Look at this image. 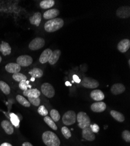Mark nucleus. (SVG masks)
I'll return each instance as SVG.
<instances>
[{
  "label": "nucleus",
  "mask_w": 130,
  "mask_h": 146,
  "mask_svg": "<svg viewBox=\"0 0 130 146\" xmlns=\"http://www.w3.org/2000/svg\"><path fill=\"white\" fill-rule=\"evenodd\" d=\"M22 146H33V145L29 142H25L22 144Z\"/></svg>",
  "instance_id": "obj_39"
},
{
  "label": "nucleus",
  "mask_w": 130,
  "mask_h": 146,
  "mask_svg": "<svg viewBox=\"0 0 130 146\" xmlns=\"http://www.w3.org/2000/svg\"><path fill=\"white\" fill-rule=\"evenodd\" d=\"M13 78H14V80H15V81L17 82H20L22 80H27V77H26V76L20 72L15 73V74H14L13 76Z\"/></svg>",
  "instance_id": "obj_30"
},
{
  "label": "nucleus",
  "mask_w": 130,
  "mask_h": 146,
  "mask_svg": "<svg viewBox=\"0 0 130 146\" xmlns=\"http://www.w3.org/2000/svg\"><path fill=\"white\" fill-rule=\"evenodd\" d=\"M59 14H60V11L57 9H51L47 10L43 14V17L46 19L50 20L55 18Z\"/></svg>",
  "instance_id": "obj_13"
},
{
  "label": "nucleus",
  "mask_w": 130,
  "mask_h": 146,
  "mask_svg": "<svg viewBox=\"0 0 130 146\" xmlns=\"http://www.w3.org/2000/svg\"><path fill=\"white\" fill-rule=\"evenodd\" d=\"M1 61H2V57H1V56H0V63L1 62Z\"/></svg>",
  "instance_id": "obj_43"
},
{
  "label": "nucleus",
  "mask_w": 130,
  "mask_h": 146,
  "mask_svg": "<svg viewBox=\"0 0 130 146\" xmlns=\"http://www.w3.org/2000/svg\"><path fill=\"white\" fill-rule=\"evenodd\" d=\"M23 94L28 98H38L40 95V92L38 89H29L23 91Z\"/></svg>",
  "instance_id": "obj_18"
},
{
  "label": "nucleus",
  "mask_w": 130,
  "mask_h": 146,
  "mask_svg": "<svg viewBox=\"0 0 130 146\" xmlns=\"http://www.w3.org/2000/svg\"><path fill=\"white\" fill-rule=\"evenodd\" d=\"M34 80H35V78H33V77H32L31 79H30V81H34Z\"/></svg>",
  "instance_id": "obj_42"
},
{
  "label": "nucleus",
  "mask_w": 130,
  "mask_h": 146,
  "mask_svg": "<svg viewBox=\"0 0 130 146\" xmlns=\"http://www.w3.org/2000/svg\"><path fill=\"white\" fill-rule=\"evenodd\" d=\"M130 47V40L124 39L121 40L117 44V49L121 53H125Z\"/></svg>",
  "instance_id": "obj_12"
},
{
  "label": "nucleus",
  "mask_w": 130,
  "mask_h": 146,
  "mask_svg": "<svg viewBox=\"0 0 130 146\" xmlns=\"http://www.w3.org/2000/svg\"><path fill=\"white\" fill-rule=\"evenodd\" d=\"M50 116L54 121H58L60 119V115L56 109H52L50 111Z\"/></svg>",
  "instance_id": "obj_31"
},
{
  "label": "nucleus",
  "mask_w": 130,
  "mask_h": 146,
  "mask_svg": "<svg viewBox=\"0 0 130 146\" xmlns=\"http://www.w3.org/2000/svg\"><path fill=\"white\" fill-rule=\"evenodd\" d=\"M21 67L19 65H18L17 63H11L6 65L5 66V70L9 72V73H13V74H15V73L19 72L20 71Z\"/></svg>",
  "instance_id": "obj_17"
},
{
  "label": "nucleus",
  "mask_w": 130,
  "mask_h": 146,
  "mask_svg": "<svg viewBox=\"0 0 130 146\" xmlns=\"http://www.w3.org/2000/svg\"><path fill=\"white\" fill-rule=\"evenodd\" d=\"M61 54V52L60 50H55L54 51H53L52 52V54L49 58V63L51 64V65H53L54 64H55L60 58V56Z\"/></svg>",
  "instance_id": "obj_21"
},
{
  "label": "nucleus",
  "mask_w": 130,
  "mask_h": 146,
  "mask_svg": "<svg viewBox=\"0 0 130 146\" xmlns=\"http://www.w3.org/2000/svg\"><path fill=\"white\" fill-rule=\"evenodd\" d=\"M28 86H29V85L27 84L26 80H22L20 82H19V87L22 90H23V91L27 90L28 88Z\"/></svg>",
  "instance_id": "obj_35"
},
{
  "label": "nucleus",
  "mask_w": 130,
  "mask_h": 146,
  "mask_svg": "<svg viewBox=\"0 0 130 146\" xmlns=\"http://www.w3.org/2000/svg\"><path fill=\"white\" fill-rule=\"evenodd\" d=\"M38 112L40 115L43 116H47V114H48V111L43 105H41L39 107Z\"/></svg>",
  "instance_id": "obj_33"
},
{
  "label": "nucleus",
  "mask_w": 130,
  "mask_h": 146,
  "mask_svg": "<svg viewBox=\"0 0 130 146\" xmlns=\"http://www.w3.org/2000/svg\"><path fill=\"white\" fill-rule=\"evenodd\" d=\"M29 74L34 78H40L43 75V71L39 68H33L29 72Z\"/></svg>",
  "instance_id": "obj_23"
},
{
  "label": "nucleus",
  "mask_w": 130,
  "mask_h": 146,
  "mask_svg": "<svg viewBox=\"0 0 130 146\" xmlns=\"http://www.w3.org/2000/svg\"><path fill=\"white\" fill-rule=\"evenodd\" d=\"M0 90L5 95L10 94L11 89L8 85L3 81H0Z\"/></svg>",
  "instance_id": "obj_29"
},
{
  "label": "nucleus",
  "mask_w": 130,
  "mask_h": 146,
  "mask_svg": "<svg viewBox=\"0 0 130 146\" xmlns=\"http://www.w3.org/2000/svg\"><path fill=\"white\" fill-rule=\"evenodd\" d=\"M77 120L78 122V126L82 129L88 127L90 125V119L89 117L84 112H80L78 113Z\"/></svg>",
  "instance_id": "obj_3"
},
{
  "label": "nucleus",
  "mask_w": 130,
  "mask_h": 146,
  "mask_svg": "<svg viewBox=\"0 0 130 146\" xmlns=\"http://www.w3.org/2000/svg\"><path fill=\"white\" fill-rule=\"evenodd\" d=\"M44 121L46 122V123L48 125L49 127H50L52 129L54 130H57V126L55 125V123H54V121L52 120V119L48 116H46L44 117Z\"/></svg>",
  "instance_id": "obj_27"
},
{
  "label": "nucleus",
  "mask_w": 130,
  "mask_h": 146,
  "mask_svg": "<svg viewBox=\"0 0 130 146\" xmlns=\"http://www.w3.org/2000/svg\"><path fill=\"white\" fill-rule=\"evenodd\" d=\"M125 90L124 86L120 83H117L114 84L111 88V92L114 95H119L123 93Z\"/></svg>",
  "instance_id": "obj_14"
},
{
  "label": "nucleus",
  "mask_w": 130,
  "mask_h": 146,
  "mask_svg": "<svg viewBox=\"0 0 130 146\" xmlns=\"http://www.w3.org/2000/svg\"><path fill=\"white\" fill-rule=\"evenodd\" d=\"M42 139L47 146H60V140L55 134L51 131H46L43 133Z\"/></svg>",
  "instance_id": "obj_1"
},
{
  "label": "nucleus",
  "mask_w": 130,
  "mask_h": 146,
  "mask_svg": "<svg viewBox=\"0 0 130 146\" xmlns=\"http://www.w3.org/2000/svg\"><path fill=\"white\" fill-rule=\"evenodd\" d=\"M91 98L96 101H101L104 98V95L103 92L100 90H93L90 93Z\"/></svg>",
  "instance_id": "obj_16"
},
{
  "label": "nucleus",
  "mask_w": 130,
  "mask_h": 146,
  "mask_svg": "<svg viewBox=\"0 0 130 146\" xmlns=\"http://www.w3.org/2000/svg\"><path fill=\"white\" fill-rule=\"evenodd\" d=\"M122 137L126 142L130 141V132L128 130H124L122 133Z\"/></svg>",
  "instance_id": "obj_36"
},
{
  "label": "nucleus",
  "mask_w": 130,
  "mask_h": 146,
  "mask_svg": "<svg viewBox=\"0 0 130 146\" xmlns=\"http://www.w3.org/2000/svg\"><path fill=\"white\" fill-rule=\"evenodd\" d=\"M42 20V14L38 12V13H35L32 17H30L29 21L31 24L34 25H36V27H39Z\"/></svg>",
  "instance_id": "obj_19"
},
{
  "label": "nucleus",
  "mask_w": 130,
  "mask_h": 146,
  "mask_svg": "<svg viewBox=\"0 0 130 146\" xmlns=\"http://www.w3.org/2000/svg\"><path fill=\"white\" fill-rule=\"evenodd\" d=\"M45 44L44 40L42 38H36L30 42L29 48L32 50H37L42 48Z\"/></svg>",
  "instance_id": "obj_7"
},
{
  "label": "nucleus",
  "mask_w": 130,
  "mask_h": 146,
  "mask_svg": "<svg viewBox=\"0 0 130 146\" xmlns=\"http://www.w3.org/2000/svg\"><path fill=\"white\" fill-rule=\"evenodd\" d=\"M110 114L114 119H115L118 121H119V122H123V121L125 120L124 116L119 112L112 110L110 112Z\"/></svg>",
  "instance_id": "obj_24"
},
{
  "label": "nucleus",
  "mask_w": 130,
  "mask_h": 146,
  "mask_svg": "<svg viewBox=\"0 0 130 146\" xmlns=\"http://www.w3.org/2000/svg\"><path fill=\"white\" fill-rule=\"evenodd\" d=\"M117 16L120 18H128L130 17V8L128 6L120 7L116 11Z\"/></svg>",
  "instance_id": "obj_9"
},
{
  "label": "nucleus",
  "mask_w": 130,
  "mask_h": 146,
  "mask_svg": "<svg viewBox=\"0 0 130 146\" xmlns=\"http://www.w3.org/2000/svg\"><path fill=\"white\" fill-rule=\"evenodd\" d=\"M52 52H53L50 48H47V49L44 50L40 56L39 62L42 64H44L48 62L49 58L52 54Z\"/></svg>",
  "instance_id": "obj_15"
},
{
  "label": "nucleus",
  "mask_w": 130,
  "mask_h": 146,
  "mask_svg": "<svg viewBox=\"0 0 130 146\" xmlns=\"http://www.w3.org/2000/svg\"><path fill=\"white\" fill-rule=\"evenodd\" d=\"M10 118H11V121L12 125L15 126V127H16V128H18L19 127V123H20V120L18 116L14 113H11L10 114Z\"/></svg>",
  "instance_id": "obj_26"
},
{
  "label": "nucleus",
  "mask_w": 130,
  "mask_h": 146,
  "mask_svg": "<svg viewBox=\"0 0 130 146\" xmlns=\"http://www.w3.org/2000/svg\"><path fill=\"white\" fill-rule=\"evenodd\" d=\"M16 99L17 101L20 105L24 106L25 107H30V103L29 102L28 100L25 99L23 96H22L20 95H18L16 96Z\"/></svg>",
  "instance_id": "obj_28"
},
{
  "label": "nucleus",
  "mask_w": 130,
  "mask_h": 146,
  "mask_svg": "<svg viewBox=\"0 0 130 146\" xmlns=\"http://www.w3.org/2000/svg\"><path fill=\"white\" fill-rule=\"evenodd\" d=\"M77 120L75 112L73 111H68L63 116V122L67 126L74 124Z\"/></svg>",
  "instance_id": "obj_4"
},
{
  "label": "nucleus",
  "mask_w": 130,
  "mask_h": 146,
  "mask_svg": "<svg viewBox=\"0 0 130 146\" xmlns=\"http://www.w3.org/2000/svg\"><path fill=\"white\" fill-rule=\"evenodd\" d=\"M89 127L91 129L92 131L94 133H98L100 128L99 127V126L96 124H94V125H90Z\"/></svg>",
  "instance_id": "obj_37"
},
{
  "label": "nucleus",
  "mask_w": 130,
  "mask_h": 146,
  "mask_svg": "<svg viewBox=\"0 0 130 146\" xmlns=\"http://www.w3.org/2000/svg\"><path fill=\"white\" fill-rule=\"evenodd\" d=\"M0 146H13V145L8 143H4L2 144H1V145Z\"/></svg>",
  "instance_id": "obj_40"
},
{
  "label": "nucleus",
  "mask_w": 130,
  "mask_h": 146,
  "mask_svg": "<svg viewBox=\"0 0 130 146\" xmlns=\"http://www.w3.org/2000/svg\"><path fill=\"white\" fill-rule=\"evenodd\" d=\"M1 126L8 135H12L14 133V127L9 121L4 120L1 122Z\"/></svg>",
  "instance_id": "obj_20"
},
{
  "label": "nucleus",
  "mask_w": 130,
  "mask_h": 146,
  "mask_svg": "<svg viewBox=\"0 0 130 146\" xmlns=\"http://www.w3.org/2000/svg\"><path fill=\"white\" fill-rule=\"evenodd\" d=\"M33 63V58L29 55H22L16 59V63L20 67H28Z\"/></svg>",
  "instance_id": "obj_8"
},
{
  "label": "nucleus",
  "mask_w": 130,
  "mask_h": 146,
  "mask_svg": "<svg viewBox=\"0 0 130 146\" xmlns=\"http://www.w3.org/2000/svg\"><path fill=\"white\" fill-rule=\"evenodd\" d=\"M128 64H129V65L130 64V60H128Z\"/></svg>",
  "instance_id": "obj_44"
},
{
  "label": "nucleus",
  "mask_w": 130,
  "mask_h": 146,
  "mask_svg": "<svg viewBox=\"0 0 130 146\" xmlns=\"http://www.w3.org/2000/svg\"><path fill=\"white\" fill-rule=\"evenodd\" d=\"M81 85L86 88L94 89L99 87V82L90 77H85L81 81Z\"/></svg>",
  "instance_id": "obj_5"
},
{
  "label": "nucleus",
  "mask_w": 130,
  "mask_h": 146,
  "mask_svg": "<svg viewBox=\"0 0 130 146\" xmlns=\"http://www.w3.org/2000/svg\"><path fill=\"white\" fill-rule=\"evenodd\" d=\"M28 100L30 104L36 106H38L40 104V99L39 97H38V98H28Z\"/></svg>",
  "instance_id": "obj_34"
},
{
  "label": "nucleus",
  "mask_w": 130,
  "mask_h": 146,
  "mask_svg": "<svg viewBox=\"0 0 130 146\" xmlns=\"http://www.w3.org/2000/svg\"><path fill=\"white\" fill-rule=\"evenodd\" d=\"M42 93L47 98H53L55 95V90L52 85L49 83H44L41 87Z\"/></svg>",
  "instance_id": "obj_6"
},
{
  "label": "nucleus",
  "mask_w": 130,
  "mask_h": 146,
  "mask_svg": "<svg viewBox=\"0 0 130 146\" xmlns=\"http://www.w3.org/2000/svg\"><path fill=\"white\" fill-rule=\"evenodd\" d=\"M64 25V21L61 18H55L47 21L44 24V29L47 32H54L61 29Z\"/></svg>",
  "instance_id": "obj_2"
},
{
  "label": "nucleus",
  "mask_w": 130,
  "mask_h": 146,
  "mask_svg": "<svg viewBox=\"0 0 130 146\" xmlns=\"http://www.w3.org/2000/svg\"><path fill=\"white\" fill-rule=\"evenodd\" d=\"M82 137L88 141H93L95 139V135L88 127L82 129Z\"/></svg>",
  "instance_id": "obj_11"
},
{
  "label": "nucleus",
  "mask_w": 130,
  "mask_h": 146,
  "mask_svg": "<svg viewBox=\"0 0 130 146\" xmlns=\"http://www.w3.org/2000/svg\"><path fill=\"white\" fill-rule=\"evenodd\" d=\"M61 132L63 133V136L67 139H68L69 137H71V133L68 128L65 126H64L61 128Z\"/></svg>",
  "instance_id": "obj_32"
},
{
  "label": "nucleus",
  "mask_w": 130,
  "mask_h": 146,
  "mask_svg": "<svg viewBox=\"0 0 130 146\" xmlns=\"http://www.w3.org/2000/svg\"><path fill=\"white\" fill-rule=\"evenodd\" d=\"M65 85L66 86H71V83H69L68 81H67L65 82Z\"/></svg>",
  "instance_id": "obj_41"
},
{
  "label": "nucleus",
  "mask_w": 130,
  "mask_h": 146,
  "mask_svg": "<svg viewBox=\"0 0 130 146\" xmlns=\"http://www.w3.org/2000/svg\"><path fill=\"white\" fill-rule=\"evenodd\" d=\"M73 79H74V81H75L77 83H79L80 81H81L80 79H79V78H78V77L77 76H76V75H74V76H73Z\"/></svg>",
  "instance_id": "obj_38"
},
{
  "label": "nucleus",
  "mask_w": 130,
  "mask_h": 146,
  "mask_svg": "<svg viewBox=\"0 0 130 146\" xmlns=\"http://www.w3.org/2000/svg\"><path fill=\"white\" fill-rule=\"evenodd\" d=\"M55 4L54 0H43L40 3V7L42 9H49L53 7Z\"/></svg>",
  "instance_id": "obj_25"
},
{
  "label": "nucleus",
  "mask_w": 130,
  "mask_h": 146,
  "mask_svg": "<svg viewBox=\"0 0 130 146\" xmlns=\"http://www.w3.org/2000/svg\"><path fill=\"white\" fill-rule=\"evenodd\" d=\"M91 110L94 112H102L106 109V105L104 102L99 101L93 103L90 106Z\"/></svg>",
  "instance_id": "obj_10"
},
{
  "label": "nucleus",
  "mask_w": 130,
  "mask_h": 146,
  "mask_svg": "<svg viewBox=\"0 0 130 146\" xmlns=\"http://www.w3.org/2000/svg\"><path fill=\"white\" fill-rule=\"evenodd\" d=\"M0 52H1L4 56H7L11 53V47L9 43L4 42H2L0 44Z\"/></svg>",
  "instance_id": "obj_22"
}]
</instances>
